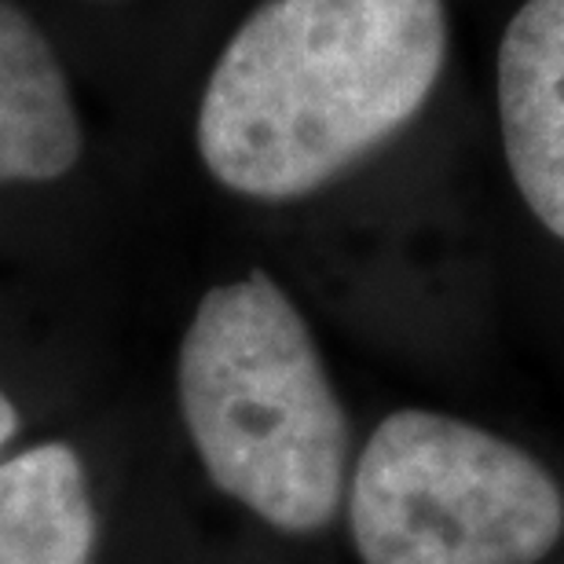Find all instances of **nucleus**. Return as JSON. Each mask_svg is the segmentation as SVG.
<instances>
[{
  "label": "nucleus",
  "instance_id": "obj_1",
  "mask_svg": "<svg viewBox=\"0 0 564 564\" xmlns=\"http://www.w3.org/2000/svg\"><path fill=\"white\" fill-rule=\"evenodd\" d=\"M444 0H264L224 44L198 104V154L246 198H301L429 104Z\"/></svg>",
  "mask_w": 564,
  "mask_h": 564
},
{
  "label": "nucleus",
  "instance_id": "obj_2",
  "mask_svg": "<svg viewBox=\"0 0 564 564\" xmlns=\"http://www.w3.org/2000/svg\"><path fill=\"white\" fill-rule=\"evenodd\" d=\"M180 408L224 495L279 532H319L345 495L348 422L308 323L264 272L213 286L180 345Z\"/></svg>",
  "mask_w": 564,
  "mask_h": 564
},
{
  "label": "nucleus",
  "instance_id": "obj_3",
  "mask_svg": "<svg viewBox=\"0 0 564 564\" xmlns=\"http://www.w3.org/2000/svg\"><path fill=\"white\" fill-rule=\"evenodd\" d=\"M348 521L364 564H535L564 535V491L488 429L397 411L356 462Z\"/></svg>",
  "mask_w": 564,
  "mask_h": 564
},
{
  "label": "nucleus",
  "instance_id": "obj_4",
  "mask_svg": "<svg viewBox=\"0 0 564 564\" xmlns=\"http://www.w3.org/2000/svg\"><path fill=\"white\" fill-rule=\"evenodd\" d=\"M495 99L524 206L564 242V0H524L502 30Z\"/></svg>",
  "mask_w": 564,
  "mask_h": 564
},
{
  "label": "nucleus",
  "instance_id": "obj_5",
  "mask_svg": "<svg viewBox=\"0 0 564 564\" xmlns=\"http://www.w3.org/2000/svg\"><path fill=\"white\" fill-rule=\"evenodd\" d=\"M82 158V121L59 55L26 11L0 0V184H48Z\"/></svg>",
  "mask_w": 564,
  "mask_h": 564
},
{
  "label": "nucleus",
  "instance_id": "obj_6",
  "mask_svg": "<svg viewBox=\"0 0 564 564\" xmlns=\"http://www.w3.org/2000/svg\"><path fill=\"white\" fill-rule=\"evenodd\" d=\"M96 513L82 458L41 444L0 462V564H88Z\"/></svg>",
  "mask_w": 564,
  "mask_h": 564
},
{
  "label": "nucleus",
  "instance_id": "obj_7",
  "mask_svg": "<svg viewBox=\"0 0 564 564\" xmlns=\"http://www.w3.org/2000/svg\"><path fill=\"white\" fill-rule=\"evenodd\" d=\"M15 429H19V414H15V408H11V400L0 392V447L15 436Z\"/></svg>",
  "mask_w": 564,
  "mask_h": 564
}]
</instances>
